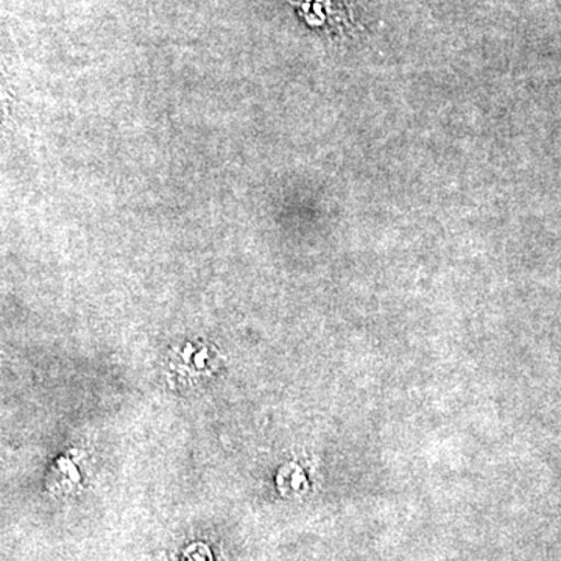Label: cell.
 <instances>
[{
	"instance_id": "cell-1",
	"label": "cell",
	"mask_w": 561,
	"mask_h": 561,
	"mask_svg": "<svg viewBox=\"0 0 561 561\" xmlns=\"http://www.w3.org/2000/svg\"><path fill=\"white\" fill-rule=\"evenodd\" d=\"M181 561H213V557L205 545H194L184 551Z\"/></svg>"
}]
</instances>
